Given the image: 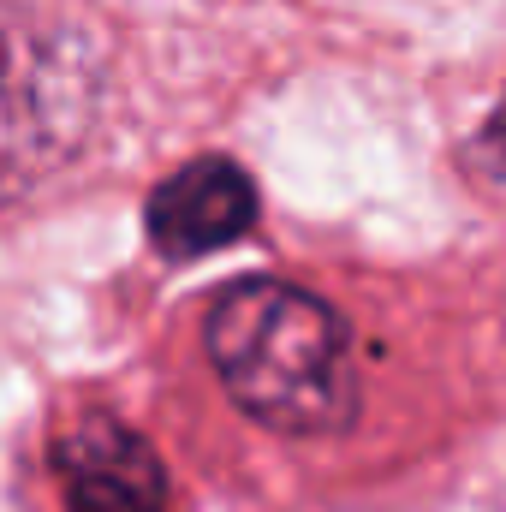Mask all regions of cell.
Wrapping results in <instances>:
<instances>
[{"label":"cell","mask_w":506,"mask_h":512,"mask_svg":"<svg viewBox=\"0 0 506 512\" xmlns=\"http://www.w3.org/2000/svg\"><path fill=\"white\" fill-rule=\"evenodd\" d=\"M489 143L506 155V102H501V114H495V126H489Z\"/></svg>","instance_id":"obj_4"},{"label":"cell","mask_w":506,"mask_h":512,"mask_svg":"<svg viewBox=\"0 0 506 512\" xmlns=\"http://www.w3.org/2000/svg\"><path fill=\"white\" fill-rule=\"evenodd\" d=\"M54 483L66 512H161L167 477L155 447L108 411H84L54 441Z\"/></svg>","instance_id":"obj_2"},{"label":"cell","mask_w":506,"mask_h":512,"mask_svg":"<svg viewBox=\"0 0 506 512\" xmlns=\"http://www.w3.org/2000/svg\"><path fill=\"white\" fill-rule=\"evenodd\" d=\"M149 245L167 262H197L245 239L256 221V185L251 173L227 155H197L179 173H167L149 197Z\"/></svg>","instance_id":"obj_3"},{"label":"cell","mask_w":506,"mask_h":512,"mask_svg":"<svg viewBox=\"0 0 506 512\" xmlns=\"http://www.w3.org/2000/svg\"><path fill=\"white\" fill-rule=\"evenodd\" d=\"M203 346L227 393L280 435H334L358 411L346 322L304 286L239 280L209 304Z\"/></svg>","instance_id":"obj_1"}]
</instances>
